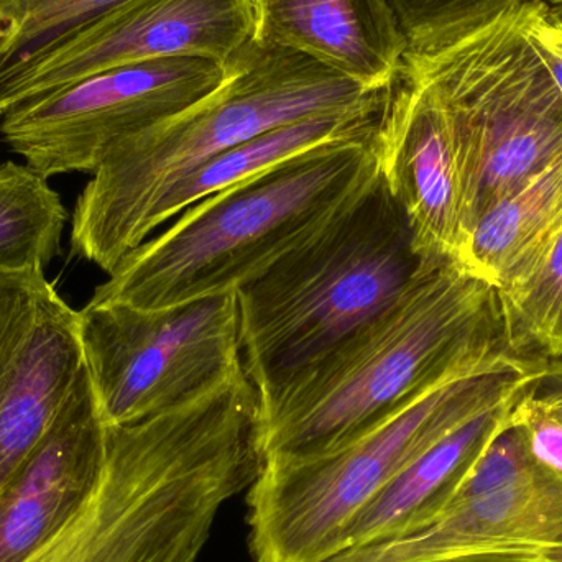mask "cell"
Here are the masks:
<instances>
[{
  "label": "cell",
  "mask_w": 562,
  "mask_h": 562,
  "mask_svg": "<svg viewBox=\"0 0 562 562\" xmlns=\"http://www.w3.org/2000/svg\"><path fill=\"white\" fill-rule=\"evenodd\" d=\"M508 353L497 290L458 260L426 263L382 313L262 402L263 464L336 451Z\"/></svg>",
  "instance_id": "1"
},
{
  "label": "cell",
  "mask_w": 562,
  "mask_h": 562,
  "mask_svg": "<svg viewBox=\"0 0 562 562\" xmlns=\"http://www.w3.org/2000/svg\"><path fill=\"white\" fill-rule=\"evenodd\" d=\"M379 173V131L294 155L188 207L125 256L89 303L154 310L237 293L319 233Z\"/></svg>",
  "instance_id": "2"
},
{
  "label": "cell",
  "mask_w": 562,
  "mask_h": 562,
  "mask_svg": "<svg viewBox=\"0 0 562 562\" xmlns=\"http://www.w3.org/2000/svg\"><path fill=\"white\" fill-rule=\"evenodd\" d=\"M426 263L379 173L319 233L237 291L244 367L262 402L382 313Z\"/></svg>",
  "instance_id": "3"
},
{
  "label": "cell",
  "mask_w": 562,
  "mask_h": 562,
  "mask_svg": "<svg viewBox=\"0 0 562 562\" xmlns=\"http://www.w3.org/2000/svg\"><path fill=\"white\" fill-rule=\"evenodd\" d=\"M223 66L213 92L105 154L76 201L75 256L105 272L128 217L171 175L303 119L376 111L389 91L363 88L301 53L254 38Z\"/></svg>",
  "instance_id": "4"
},
{
  "label": "cell",
  "mask_w": 562,
  "mask_h": 562,
  "mask_svg": "<svg viewBox=\"0 0 562 562\" xmlns=\"http://www.w3.org/2000/svg\"><path fill=\"white\" fill-rule=\"evenodd\" d=\"M252 468L196 409L108 428V461L86 507L25 562H198L221 508Z\"/></svg>",
  "instance_id": "5"
},
{
  "label": "cell",
  "mask_w": 562,
  "mask_h": 562,
  "mask_svg": "<svg viewBox=\"0 0 562 562\" xmlns=\"http://www.w3.org/2000/svg\"><path fill=\"white\" fill-rule=\"evenodd\" d=\"M543 366L508 353L413 400L336 451L263 464L247 491L254 560H333L353 518L413 459L472 416L527 390Z\"/></svg>",
  "instance_id": "6"
},
{
  "label": "cell",
  "mask_w": 562,
  "mask_h": 562,
  "mask_svg": "<svg viewBox=\"0 0 562 562\" xmlns=\"http://www.w3.org/2000/svg\"><path fill=\"white\" fill-rule=\"evenodd\" d=\"M530 3L436 52L405 56L448 111L464 243L485 211L562 158V92L531 32Z\"/></svg>",
  "instance_id": "7"
},
{
  "label": "cell",
  "mask_w": 562,
  "mask_h": 562,
  "mask_svg": "<svg viewBox=\"0 0 562 562\" xmlns=\"http://www.w3.org/2000/svg\"><path fill=\"white\" fill-rule=\"evenodd\" d=\"M79 319L108 428L175 408L244 367L236 293L154 310L88 303Z\"/></svg>",
  "instance_id": "8"
},
{
  "label": "cell",
  "mask_w": 562,
  "mask_h": 562,
  "mask_svg": "<svg viewBox=\"0 0 562 562\" xmlns=\"http://www.w3.org/2000/svg\"><path fill=\"white\" fill-rule=\"evenodd\" d=\"M223 78V65L191 56L117 66L15 102L0 134L43 177L92 175L112 147L187 111Z\"/></svg>",
  "instance_id": "9"
},
{
  "label": "cell",
  "mask_w": 562,
  "mask_h": 562,
  "mask_svg": "<svg viewBox=\"0 0 562 562\" xmlns=\"http://www.w3.org/2000/svg\"><path fill=\"white\" fill-rule=\"evenodd\" d=\"M562 544V477L531 454L510 419L445 512L425 527L342 551L327 562H438L472 557L538 561Z\"/></svg>",
  "instance_id": "10"
},
{
  "label": "cell",
  "mask_w": 562,
  "mask_h": 562,
  "mask_svg": "<svg viewBox=\"0 0 562 562\" xmlns=\"http://www.w3.org/2000/svg\"><path fill=\"white\" fill-rule=\"evenodd\" d=\"M252 33V0H127L3 76L0 105L134 63L191 56L224 65Z\"/></svg>",
  "instance_id": "11"
},
{
  "label": "cell",
  "mask_w": 562,
  "mask_h": 562,
  "mask_svg": "<svg viewBox=\"0 0 562 562\" xmlns=\"http://www.w3.org/2000/svg\"><path fill=\"white\" fill-rule=\"evenodd\" d=\"M85 367L79 311L45 272L0 276V488L48 431Z\"/></svg>",
  "instance_id": "12"
},
{
  "label": "cell",
  "mask_w": 562,
  "mask_h": 562,
  "mask_svg": "<svg viewBox=\"0 0 562 562\" xmlns=\"http://www.w3.org/2000/svg\"><path fill=\"white\" fill-rule=\"evenodd\" d=\"M379 161L419 256L426 262L458 260L464 214L451 122L436 89L406 63L386 91Z\"/></svg>",
  "instance_id": "13"
},
{
  "label": "cell",
  "mask_w": 562,
  "mask_h": 562,
  "mask_svg": "<svg viewBox=\"0 0 562 562\" xmlns=\"http://www.w3.org/2000/svg\"><path fill=\"white\" fill-rule=\"evenodd\" d=\"M108 461L88 369L38 445L0 488V562H25L86 507Z\"/></svg>",
  "instance_id": "14"
},
{
  "label": "cell",
  "mask_w": 562,
  "mask_h": 562,
  "mask_svg": "<svg viewBox=\"0 0 562 562\" xmlns=\"http://www.w3.org/2000/svg\"><path fill=\"white\" fill-rule=\"evenodd\" d=\"M252 10L254 40L373 91L392 85L409 49L389 0H252Z\"/></svg>",
  "instance_id": "15"
},
{
  "label": "cell",
  "mask_w": 562,
  "mask_h": 562,
  "mask_svg": "<svg viewBox=\"0 0 562 562\" xmlns=\"http://www.w3.org/2000/svg\"><path fill=\"white\" fill-rule=\"evenodd\" d=\"M385 108V104H383ZM383 108L353 114L317 115L266 132L252 140L213 155L161 181L134 211L115 237L105 273L111 276L125 256L145 243L158 227L188 207L227 190L267 168L329 142L372 137Z\"/></svg>",
  "instance_id": "16"
},
{
  "label": "cell",
  "mask_w": 562,
  "mask_h": 562,
  "mask_svg": "<svg viewBox=\"0 0 562 562\" xmlns=\"http://www.w3.org/2000/svg\"><path fill=\"white\" fill-rule=\"evenodd\" d=\"M527 390L472 416L413 459L353 518L342 551L400 537L435 520L451 504L492 439L508 425Z\"/></svg>",
  "instance_id": "17"
},
{
  "label": "cell",
  "mask_w": 562,
  "mask_h": 562,
  "mask_svg": "<svg viewBox=\"0 0 562 562\" xmlns=\"http://www.w3.org/2000/svg\"><path fill=\"white\" fill-rule=\"evenodd\" d=\"M561 233L562 158L485 211L458 262L505 293L533 276Z\"/></svg>",
  "instance_id": "18"
},
{
  "label": "cell",
  "mask_w": 562,
  "mask_h": 562,
  "mask_svg": "<svg viewBox=\"0 0 562 562\" xmlns=\"http://www.w3.org/2000/svg\"><path fill=\"white\" fill-rule=\"evenodd\" d=\"M66 221L48 178L29 165H0V276L45 272L61 252Z\"/></svg>",
  "instance_id": "19"
},
{
  "label": "cell",
  "mask_w": 562,
  "mask_h": 562,
  "mask_svg": "<svg viewBox=\"0 0 562 562\" xmlns=\"http://www.w3.org/2000/svg\"><path fill=\"white\" fill-rule=\"evenodd\" d=\"M507 350L521 359L562 356V233L533 276L498 293Z\"/></svg>",
  "instance_id": "20"
},
{
  "label": "cell",
  "mask_w": 562,
  "mask_h": 562,
  "mask_svg": "<svg viewBox=\"0 0 562 562\" xmlns=\"http://www.w3.org/2000/svg\"><path fill=\"white\" fill-rule=\"evenodd\" d=\"M127 0H0V79Z\"/></svg>",
  "instance_id": "21"
},
{
  "label": "cell",
  "mask_w": 562,
  "mask_h": 562,
  "mask_svg": "<svg viewBox=\"0 0 562 562\" xmlns=\"http://www.w3.org/2000/svg\"><path fill=\"white\" fill-rule=\"evenodd\" d=\"M408 40L406 55L436 52L494 16L533 0H389Z\"/></svg>",
  "instance_id": "22"
},
{
  "label": "cell",
  "mask_w": 562,
  "mask_h": 562,
  "mask_svg": "<svg viewBox=\"0 0 562 562\" xmlns=\"http://www.w3.org/2000/svg\"><path fill=\"white\" fill-rule=\"evenodd\" d=\"M527 392L515 406V418L527 429L533 458L562 477V423L537 408L528 400Z\"/></svg>",
  "instance_id": "23"
},
{
  "label": "cell",
  "mask_w": 562,
  "mask_h": 562,
  "mask_svg": "<svg viewBox=\"0 0 562 562\" xmlns=\"http://www.w3.org/2000/svg\"><path fill=\"white\" fill-rule=\"evenodd\" d=\"M530 7L531 32L562 92V22L551 12L547 0H533Z\"/></svg>",
  "instance_id": "24"
},
{
  "label": "cell",
  "mask_w": 562,
  "mask_h": 562,
  "mask_svg": "<svg viewBox=\"0 0 562 562\" xmlns=\"http://www.w3.org/2000/svg\"><path fill=\"white\" fill-rule=\"evenodd\" d=\"M527 396L537 408L562 423V356L551 357L544 362Z\"/></svg>",
  "instance_id": "25"
},
{
  "label": "cell",
  "mask_w": 562,
  "mask_h": 562,
  "mask_svg": "<svg viewBox=\"0 0 562 562\" xmlns=\"http://www.w3.org/2000/svg\"><path fill=\"white\" fill-rule=\"evenodd\" d=\"M438 562H538L530 558L520 557H472L462 560L438 561Z\"/></svg>",
  "instance_id": "26"
},
{
  "label": "cell",
  "mask_w": 562,
  "mask_h": 562,
  "mask_svg": "<svg viewBox=\"0 0 562 562\" xmlns=\"http://www.w3.org/2000/svg\"><path fill=\"white\" fill-rule=\"evenodd\" d=\"M538 562H562V544L553 548V550L547 551Z\"/></svg>",
  "instance_id": "27"
},
{
  "label": "cell",
  "mask_w": 562,
  "mask_h": 562,
  "mask_svg": "<svg viewBox=\"0 0 562 562\" xmlns=\"http://www.w3.org/2000/svg\"><path fill=\"white\" fill-rule=\"evenodd\" d=\"M547 2L550 5L551 12L562 22V0H547Z\"/></svg>",
  "instance_id": "28"
},
{
  "label": "cell",
  "mask_w": 562,
  "mask_h": 562,
  "mask_svg": "<svg viewBox=\"0 0 562 562\" xmlns=\"http://www.w3.org/2000/svg\"><path fill=\"white\" fill-rule=\"evenodd\" d=\"M3 112H5V109H3L2 105H0V121H2Z\"/></svg>",
  "instance_id": "29"
}]
</instances>
